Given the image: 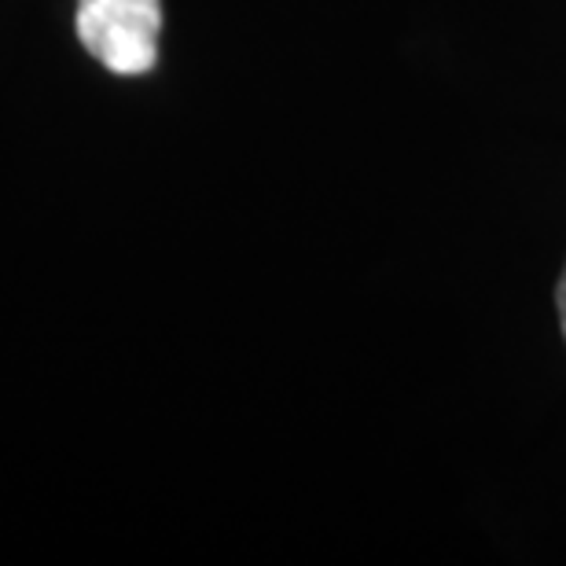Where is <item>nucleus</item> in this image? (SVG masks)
Returning a JSON list of instances; mask_svg holds the SVG:
<instances>
[{"label":"nucleus","mask_w":566,"mask_h":566,"mask_svg":"<svg viewBox=\"0 0 566 566\" xmlns=\"http://www.w3.org/2000/svg\"><path fill=\"white\" fill-rule=\"evenodd\" d=\"M77 41L118 77H140L158 63L163 0H77Z\"/></svg>","instance_id":"1"},{"label":"nucleus","mask_w":566,"mask_h":566,"mask_svg":"<svg viewBox=\"0 0 566 566\" xmlns=\"http://www.w3.org/2000/svg\"><path fill=\"white\" fill-rule=\"evenodd\" d=\"M559 327H563V338H566V269H563V280H559Z\"/></svg>","instance_id":"2"}]
</instances>
